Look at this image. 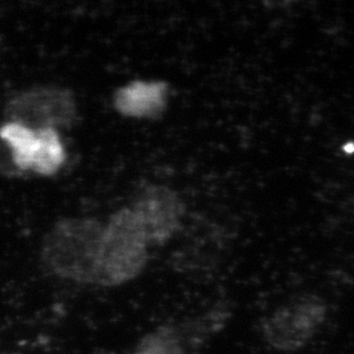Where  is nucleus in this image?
<instances>
[{
    "label": "nucleus",
    "mask_w": 354,
    "mask_h": 354,
    "mask_svg": "<svg viewBox=\"0 0 354 354\" xmlns=\"http://www.w3.org/2000/svg\"><path fill=\"white\" fill-rule=\"evenodd\" d=\"M328 305L315 294H303L277 306L261 322L264 341L275 351L294 353L317 336L327 320Z\"/></svg>",
    "instance_id": "7ed1b4c3"
},
{
    "label": "nucleus",
    "mask_w": 354,
    "mask_h": 354,
    "mask_svg": "<svg viewBox=\"0 0 354 354\" xmlns=\"http://www.w3.org/2000/svg\"><path fill=\"white\" fill-rule=\"evenodd\" d=\"M130 209L140 223L149 247H160L176 236L186 212L177 192L163 185L146 186Z\"/></svg>",
    "instance_id": "39448f33"
},
{
    "label": "nucleus",
    "mask_w": 354,
    "mask_h": 354,
    "mask_svg": "<svg viewBox=\"0 0 354 354\" xmlns=\"http://www.w3.org/2000/svg\"><path fill=\"white\" fill-rule=\"evenodd\" d=\"M188 350L179 327L164 324L145 335L134 354H187Z\"/></svg>",
    "instance_id": "1a4fd4ad"
},
{
    "label": "nucleus",
    "mask_w": 354,
    "mask_h": 354,
    "mask_svg": "<svg viewBox=\"0 0 354 354\" xmlns=\"http://www.w3.org/2000/svg\"><path fill=\"white\" fill-rule=\"evenodd\" d=\"M77 102L71 90L43 85L21 91L5 108L10 122L22 124L31 130L68 129L77 120Z\"/></svg>",
    "instance_id": "20e7f679"
},
{
    "label": "nucleus",
    "mask_w": 354,
    "mask_h": 354,
    "mask_svg": "<svg viewBox=\"0 0 354 354\" xmlns=\"http://www.w3.org/2000/svg\"><path fill=\"white\" fill-rule=\"evenodd\" d=\"M169 91L163 80H134L115 92L114 106L125 118L154 120L167 109Z\"/></svg>",
    "instance_id": "423d86ee"
},
{
    "label": "nucleus",
    "mask_w": 354,
    "mask_h": 354,
    "mask_svg": "<svg viewBox=\"0 0 354 354\" xmlns=\"http://www.w3.org/2000/svg\"><path fill=\"white\" fill-rule=\"evenodd\" d=\"M37 144L35 149L32 169L41 176L55 174L66 160V151L60 136L55 130L36 131Z\"/></svg>",
    "instance_id": "6e6552de"
},
{
    "label": "nucleus",
    "mask_w": 354,
    "mask_h": 354,
    "mask_svg": "<svg viewBox=\"0 0 354 354\" xmlns=\"http://www.w3.org/2000/svg\"><path fill=\"white\" fill-rule=\"evenodd\" d=\"M147 240L130 207L115 212L104 226L97 261V286L116 287L144 272L148 259Z\"/></svg>",
    "instance_id": "f03ea898"
},
{
    "label": "nucleus",
    "mask_w": 354,
    "mask_h": 354,
    "mask_svg": "<svg viewBox=\"0 0 354 354\" xmlns=\"http://www.w3.org/2000/svg\"><path fill=\"white\" fill-rule=\"evenodd\" d=\"M104 225L93 218H67L44 239L40 259L54 277L75 283L97 284Z\"/></svg>",
    "instance_id": "f257e3e1"
},
{
    "label": "nucleus",
    "mask_w": 354,
    "mask_h": 354,
    "mask_svg": "<svg viewBox=\"0 0 354 354\" xmlns=\"http://www.w3.org/2000/svg\"><path fill=\"white\" fill-rule=\"evenodd\" d=\"M0 139L10 148L14 165L20 171L32 169L37 144L36 131L22 124L8 122L0 127Z\"/></svg>",
    "instance_id": "0eeeda50"
}]
</instances>
